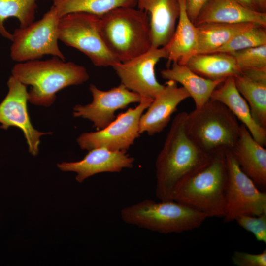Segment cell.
Returning <instances> with one entry per match:
<instances>
[{
	"instance_id": "obj_1",
	"label": "cell",
	"mask_w": 266,
	"mask_h": 266,
	"mask_svg": "<svg viewBox=\"0 0 266 266\" xmlns=\"http://www.w3.org/2000/svg\"><path fill=\"white\" fill-rule=\"evenodd\" d=\"M187 114L183 111L175 116L155 162V193L160 200H173L178 189L212 157L188 135L185 127Z\"/></svg>"
},
{
	"instance_id": "obj_2",
	"label": "cell",
	"mask_w": 266,
	"mask_h": 266,
	"mask_svg": "<svg viewBox=\"0 0 266 266\" xmlns=\"http://www.w3.org/2000/svg\"><path fill=\"white\" fill-rule=\"evenodd\" d=\"M12 75L31 88L28 100L32 104L49 107L55 101L56 94L72 85H78L89 78L86 69L72 62L53 56L46 60H31L15 64Z\"/></svg>"
},
{
	"instance_id": "obj_3",
	"label": "cell",
	"mask_w": 266,
	"mask_h": 266,
	"mask_svg": "<svg viewBox=\"0 0 266 266\" xmlns=\"http://www.w3.org/2000/svg\"><path fill=\"white\" fill-rule=\"evenodd\" d=\"M99 31L110 54L126 62L148 51L152 47L150 19L138 8L119 7L100 16Z\"/></svg>"
},
{
	"instance_id": "obj_4",
	"label": "cell",
	"mask_w": 266,
	"mask_h": 266,
	"mask_svg": "<svg viewBox=\"0 0 266 266\" xmlns=\"http://www.w3.org/2000/svg\"><path fill=\"white\" fill-rule=\"evenodd\" d=\"M240 125L226 105L211 98L187 113L185 124L189 137L211 157L232 150L239 137Z\"/></svg>"
},
{
	"instance_id": "obj_5",
	"label": "cell",
	"mask_w": 266,
	"mask_h": 266,
	"mask_svg": "<svg viewBox=\"0 0 266 266\" xmlns=\"http://www.w3.org/2000/svg\"><path fill=\"white\" fill-rule=\"evenodd\" d=\"M225 154L213 156L203 168L178 189L173 200L200 211L207 218H223L227 182Z\"/></svg>"
},
{
	"instance_id": "obj_6",
	"label": "cell",
	"mask_w": 266,
	"mask_h": 266,
	"mask_svg": "<svg viewBox=\"0 0 266 266\" xmlns=\"http://www.w3.org/2000/svg\"><path fill=\"white\" fill-rule=\"evenodd\" d=\"M124 222L161 233H182L200 227L207 218L203 213L173 200H145L121 211Z\"/></svg>"
},
{
	"instance_id": "obj_7",
	"label": "cell",
	"mask_w": 266,
	"mask_h": 266,
	"mask_svg": "<svg viewBox=\"0 0 266 266\" xmlns=\"http://www.w3.org/2000/svg\"><path fill=\"white\" fill-rule=\"evenodd\" d=\"M60 19L52 5L40 20L26 27L16 29L10 48L12 60L24 62L50 55L66 60L58 46Z\"/></svg>"
},
{
	"instance_id": "obj_8",
	"label": "cell",
	"mask_w": 266,
	"mask_h": 266,
	"mask_svg": "<svg viewBox=\"0 0 266 266\" xmlns=\"http://www.w3.org/2000/svg\"><path fill=\"white\" fill-rule=\"evenodd\" d=\"M100 17L86 12H73L60 18L59 40L82 52L99 67L119 62L108 51L99 31Z\"/></svg>"
},
{
	"instance_id": "obj_9",
	"label": "cell",
	"mask_w": 266,
	"mask_h": 266,
	"mask_svg": "<svg viewBox=\"0 0 266 266\" xmlns=\"http://www.w3.org/2000/svg\"><path fill=\"white\" fill-rule=\"evenodd\" d=\"M227 168L225 222L235 221L242 215L266 213V193L241 169L230 151L225 154Z\"/></svg>"
},
{
	"instance_id": "obj_10",
	"label": "cell",
	"mask_w": 266,
	"mask_h": 266,
	"mask_svg": "<svg viewBox=\"0 0 266 266\" xmlns=\"http://www.w3.org/2000/svg\"><path fill=\"white\" fill-rule=\"evenodd\" d=\"M153 99L142 98L138 105L121 113L104 129L84 133L77 138L82 150L103 147L113 151H126L139 137V122L144 111Z\"/></svg>"
},
{
	"instance_id": "obj_11",
	"label": "cell",
	"mask_w": 266,
	"mask_h": 266,
	"mask_svg": "<svg viewBox=\"0 0 266 266\" xmlns=\"http://www.w3.org/2000/svg\"><path fill=\"white\" fill-rule=\"evenodd\" d=\"M166 46L151 48L145 53L126 62H118L112 67L127 89L142 98L154 99L163 89L164 85L157 80L155 66L162 58L167 59Z\"/></svg>"
},
{
	"instance_id": "obj_12",
	"label": "cell",
	"mask_w": 266,
	"mask_h": 266,
	"mask_svg": "<svg viewBox=\"0 0 266 266\" xmlns=\"http://www.w3.org/2000/svg\"><path fill=\"white\" fill-rule=\"evenodd\" d=\"M89 90L93 100L86 105H76L73 107L74 117H81L91 121L98 130L104 129L116 118L115 112L126 108L133 103H139L142 100L138 94L130 91L121 83L107 91L90 84Z\"/></svg>"
},
{
	"instance_id": "obj_13",
	"label": "cell",
	"mask_w": 266,
	"mask_h": 266,
	"mask_svg": "<svg viewBox=\"0 0 266 266\" xmlns=\"http://www.w3.org/2000/svg\"><path fill=\"white\" fill-rule=\"evenodd\" d=\"M7 84L8 93L0 103V128H19L24 133L29 152L36 156L39 152L40 137L51 133L39 132L33 127L27 108V86L12 75L9 77Z\"/></svg>"
},
{
	"instance_id": "obj_14",
	"label": "cell",
	"mask_w": 266,
	"mask_h": 266,
	"mask_svg": "<svg viewBox=\"0 0 266 266\" xmlns=\"http://www.w3.org/2000/svg\"><path fill=\"white\" fill-rule=\"evenodd\" d=\"M188 98H190V94L183 87H178L177 82L168 80L141 115L140 133H146L153 135L161 132L170 122L178 105Z\"/></svg>"
},
{
	"instance_id": "obj_15",
	"label": "cell",
	"mask_w": 266,
	"mask_h": 266,
	"mask_svg": "<svg viewBox=\"0 0 266 266\" xmlns=\"http://www.w3.org/2000/svg\"><path fill=\"white\" fill-rule=\"evenodd\" d=\"M134 159L124 151H113L100 147L89 151L80 161L63 162L57 165L64 171L77 173L76 180L82 182L95 174L103 172H119L133 166Z\"/></svg>"
},
{
	"instance_id": "obj_16",
	"label": "cell",
	"mask_w": 266,
	"mask_h": 266,
	"mask_svg": "<svg viewBox=\"0 0 266 266\" xmlns=\"http://www.w3.org/2000/svg\"><path fill=\"white\" fill-rule=\"evenodd\" d=\"M136 6L150 14L152 47L166 46L174 33L179 18L178 0H137Z\"/></svg>"
},
{
	"instance_id": "obj_17",
	"label": "cell",
	"mask_w": 266,
	"mask_h": 266,
	"mask_svg": "<svg viewBox=\"0 0 266 266\" xmlns=\"http://www.w3.org/2000/svg\"><path fill=\"white\" fill-rule=\"evenodd\" d=\"M208 23H253L266 27V12L251 10L237 0H207L194 25Z\"/></svg>"
},
{
	"instance_id": "obj_18",
	"label": "cell",
	"mask_w": 266,
	"mask_h": 266,
	"mask_svg": "<svg viewBox=\"0 0 266 266\" xmlns=\"http://www.w3.org/2000/svg\"><path fill=\"white\" fill-rule=\"evenodd\" d=\"M242 171L257 185L266 186V149L253 137L246 126L240 125L239 137L230 151Z\"/></svg>"
},
{
	"instance_id": "obj_19",
	"label": "cell",
	"mask_w": 266,
	"mask_h": 266,
	"mask_svg": "<svg viewBox=\"0 0 266 266\" xmlns=\"http://www.w3.org/2000/svg\"><path fill=\"white\" fill-rule=\"evenodd\" d=\"M211 99L218 100L233 113L247 128L254 139L263 146L266 145V129L253 119L249 106L238 91L233 77H228L213 91Z\"/></svg>"
},
{
	"instance_id": "obj_20",
	"label": "cell",
	"mask_w": 266,
	"mask_h": 266,
	"mask_svg": "<svg viewBox=\"0 0 266 266\" xmlns=\"http://www.w3.org/2000/svg\"><path fill=\"white\" fill-rule=\"evenodd\" d=\"M180 13L174 33L166 45L168 51L167 67L171 63L186 65L189 60L197 54V27L190 20L186 11V0H178Z\"/></svg>"
},
{
	"instance_id": "obj_21",
	"label": "cell",
	"mask_w": 266,
	"mask_h": 266,
	"mask_svg": "<svg viewBox=\"0 0 266 266\" xmlns=\"http://www.w3.org/2000/svg\"><path fill=\"white\" fill-rule=\"evenodd\" d=\"M162 77L180 83L189 93L200 108L206 102L215 88L224 80H212L203 78L193 72L187 65L172 62L171 67L161 71Z\"/></svg>"
},
{
	"instance_id": "obj_22",
	"label": "cell",
	"mask_w": 266,
	"mask_h": 266,
	"mask_svg": "<svg viewBox=\"0 0 266 266\" xmlns=\"http://www.w3.org/2000/svg\"><path fill=\"white\" fill-rule=\"evenodd\" d=\"M186 65L199 75L212 80H225L242 73L234 57L226 52L197 54Z\"/></svg>"
},
{
	"instance_id": "obj_23",
	"label": "cell",
	"mask_w": 266,
	"mask_h": 266,
	"mask_svg": "<svg viewBox=\"0 0 266 266\" xmlns=\"http://www.w3.org/2000/svg\"><path fill=\"white\" fill-rule=\"evenodd\" d=\"M255 25L258 24L208 23L196 26L198 32L197 54L215 52L236 35Z\"/></svg>"
},
{
	"instance_id": "obj_24",
	"label": "cell",
	"mask_w": 266,
	"mask_h": 266,
	"mask_svg": "<svg viewBox=\"0 0 266 266\" xmlns=\"http://www.w3.org/2000/svg\"><path fill=\"white\" fill-rule=\"evenodd\" d=\"M233 77L238 91L249 106L252 118L266 129V82L254 80L242 73Z\"/></svg>"
},
{
	"instance_id": "obj_25",
	"label": "cell",
	"mask_w": 266,
	"mask_h": 266,
	"mask_svg": "<svg viewBox=\"0 0 266 266\" xmlns=\"http://www.w3.org/2000/svg\"><path fill=\"white\" fill-rule=\"evenodd\" d=\"M58 16L73 12H86L100 16L119 7H135L137 0H52Z\"/></svg>"
},
{
	"instance_id": "obj_26",
	"label": "cell",
	"mask_w": 266,
	"mask_h": 266,
	"mask_svg": "<svg viewBox=\"0 0 266 266\" xmlns=\"http://www.w3.org/2000/svg\"><path fill=\"white\" fill-rule=\"evenodd\" d=\"M38 0H0V34L12 41L13 35L4 27L7 18L15 17L24 28L34 21Z\"/></svg>"
},
{
	"instance_id": "obj_27",
	"label": "cell",
	"mask_w": 266,
	"mask_h": 266,
	"mask_svg": "<svg viewBox=\"0 0 266 266\" xmlns=\"http://www.w3.org/2000/svg\"><path fill=\"white\" fill-rule=\"evenodd\" d=\"M266 45V27L255 25L240 32L215 52L232 53Z\"/></svg>"
},
{
	"instance_id": "obj_28",
	"label": "cell",
	"mask_w": 266,
	"mask_h": 266,
	"mask_svg": "<svg viewBox=\"0 0 266 266\" xmlns=\"http://www.w3.org/2000/svg\"><path fill=\"white\" fill-rule=\"evenodd\" d=\"M242 73L252 69L266 68V45L230 53Z\"/></svg>"
},
{
	"instance_id": "obj_29",
	"label": "cell",
	"mask_w": 266,
	"mask_h": 266,
	"mask_svg": "<svg viewBox=\"0 0 266 266\" xmlns=\"http://www.w3.org/2000/svg\"><path fill=\"white\" fill-rule=\"evenodd\" d=\"M235 221L240 227L252 233L256 240L266 243V213L259 216L242 215Z\"/></svg>"
},
{
	"instance_id": "obj_30",
	"label": "cell",
	"mask_w": 266,
	"mask_h": 266,
	"mask_svg": "<svg viewBox=\"0 0 266 266\" xmlns=\"http://www.w3.org/2000/svg\"><path fill=\"white\" fill-rule=\"evenodd\" d=\"M232 259L237 266H266V250L258 254L236 251L233 253Z\"/></svg>"
},
{
	"instance_id": "obj_31",
	"label": "cell",
	"mask_w": 266,
	"mask_h": 266,
	"mask_svg": "<svg viewBox=\"0 0 266 266\" xmlns=\"http://www.w3.org/2000/svg\"><path fill=\"white\" fill-rule=\"evenodd\" d=\"M207 0H186V11L190 20L194 24L197 16Z\"/></svg>"
},
{
	"instance_id": "obj_32",
	"label": "cell",
	"mask_w": 266,
	"mask_h": 266,
	"mask_svg": "<svg viewBox=\"0 0 266 266\" xmlns=\"http://www.w3.org/2000/svg\"><path fill=\"white\" fill-rule=\"evenodd\" d=\"M242 73L254 80L266 82V68L250 70Z\"/></svg>"
},
{
	"instance_id": "obj_33",
	"label": "cell",
	"mask_w": 266,
	"mask_h": 266,
	"mask_svg": "<svg viewBox=\"0 0 266 266\" xmlns=\"http://www.w3.org/2000/svg\"><path fill=\"white\" fill-rule=\"evenodd\" d=\"M243 5L251 10L263 12L261 9L258 0H237Z\"/></svg>"
},
{
	"instance_id": "obj_34",
	"label": "cell",
	"mask_w": 266,
	"mask_h": 266,
	"mask_svg": "<svg viewBox=\"0 0 266 266\" xmlns=\"http://www.w3.org/2000/svg\"><path fill=\"white\" fill-rule=\"evenodd\" d=\"M261 9L263 12H266V0H258Z\"/></svg>"
}]
</instances>
